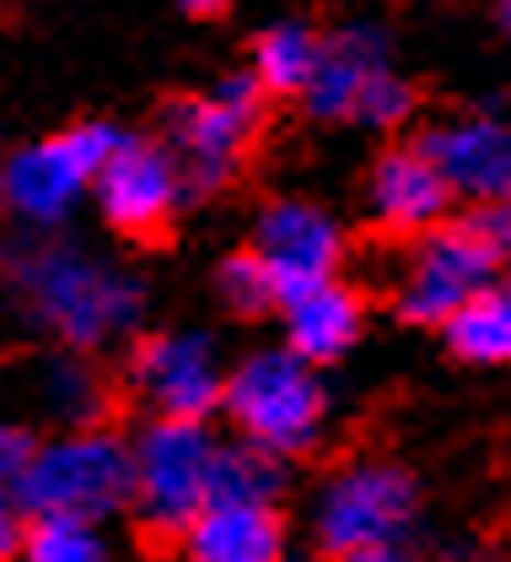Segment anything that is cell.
<instances>
[{
	"label": "cell",
	"instance_id": "obj_29",
	"mask_svg": "<svg viewBox=\"0 0 511 562\" xmlns=\"http://www.w3.org/2000/svg\"><path fill=\"white\" fill-rule=\"evenodd\" d=\"M496 11H501V26L511 32V0H496Z\"/></svg>",
	"mask_w": 511,
	"mask_h": 562
},
{
	"label": "cell",
	"instance_id": "obj_17",
	"mask_svg": "<svg viewBox=\"0 0 511 562\" xmlns=\"http://www.w3.org/2000/svg\"><path fill=\"white\" fill-rule=\"evenodd\" d=\"M449 344L475 364H511V281L480 286L449 323Z\"/></svg>",
	"mask_w": 511,
	"mask_h": 562
},
{
	"label": "cell",
	"instance_id": "obj_18",
	"mask_svg": "<svg viewBox=\"0 0 511 562\" xmlns=\"http://www.w3.org/2000/svg\"><path fill=\"white\" fill-rule=\"evenodd\" d=\"M319 63V32L303 21H277L256 37L251 53V79L271 89V94H303L308 74Z\"/></svg>",
	"mask_w": 511,
	"mask_h": 562
},
{
	"label": "cell",
	"instance_id": "obj_20",
	"mask_svg": "<svg viewBox=\"0 0 511 562\" xmlns=\"http://www.w3.org/2000/svg\"><path fill=\"white\" fill-rule=\"evenodd\" d=\"M37 402L47 417L68 427H95V417L104 412V385L84 360H47L37 370Z\"/></svg>",
	"mask_w": 511,
	"mask_h": 562
},
{
	"label": "cell",
	"instance_id": "obj_16",
	"mask_svg": "<svg viewBox=\"0 0 511 562\" xmlns=\"http://www.w3.org/2000/svg\"><path fill=\"white\" fill-rule=\"evenodd\" d=\"M282 313H287V349L303 355L308 364L340 360L349 344L360 339V297L345 292L340 281H324V286H308L298 297H287Z\"/></svg>",
	"mask_w": 511,
	"mask_h": 562
},
{
	"label": "cell",
	"instance_id": "obj_1",
	"mask_svg": "<svg viewBox=\"0 0 511 562\" xmlns=\"http://www.w3.org/2000/svg\"><path fill=\"white\" fill-rule=\"evenodd\" d=\"M5 277H11V292L26 307V318L58 334L68 349L115 344L142 323V281L121 266L95 261L79 245H16L5 256Z\"/></svg>",
	"mask_w": 511,
	"mask_h": 562
},
{
	"label": "cell",
	"instance_id": "obj_12",
	"mask_svg": "<svg viewBox=\"0 0 511 562\" xmlns=\"http://www.w3.org/2000/svg\"><path fill=\"white\" fill-rule=\"evenodd\" d=\"M429 161L454 199L491 203L511 199V125L496 115H459L429 131L423 140Z\"/></svg>",
	"mask_w": 511,
	"mask_h": 562
},
{
	"label": "cell",
	"instance_id": "obj_22",
	"mask_svg": "<svg viewBox=\"0 0 511 562\" xmlns=\"http://www.w3.org/2000/svg\"><path fill=\"white\" fill-rule=\"evenodd\" d=\"M220 292L235 313H266V307H277V286H271V271L256 261V250L246 256H230L220 266Z\"/></svg>",
	"mask_w": 511,
	"mask_h": 562
},
{
	"label": "cell",
	"instance_id": "obj_7",
	"mask_svg": "<svg viewBox=\"0 0 511 562\" xmlns=\"http://www.w3.org/2000/svg\"><path fill=\"white\" fill-rule=\"evenodd\" d=\"M262 115V83L251 74L220 79L199 100L173 104L167 115V151L178 161V172L193 193H209L235 172V161L246 151L251 131Z\"/></svg>",
	"mask_w": 511,
	"mask_h": 562
},
{
	"label": "cell",
	"instance_id": "obj_25",
	"mask_svg": "<svg viewBox=\"0 0 511 562\" xmlns=\"http://www.w3.org/2000/svg\"><path fill=\"white\" fill-rule=\"evenodd\" d=\"M26 453H32L26 432H16L11 422H0V484H16V474L26 469Z\"/></svg>",
	"mask_w": 511,
	"mask_h": 562
},
{
	"label": "cell",
	"instance_id": "obj_24",
	"mask_svg": "<svg viewBox=\"0 0 511 562\" xmlns=\"http://www.w3.org/2000/svg\"><path fill=\"white\" fill-rule=\"evenodd\" d=\"M465 224H470V235L491 250L496 261H511V199L475 203V214Z\"/></svg>",
	"mask_w": 511,
	"mask_h": 562
},
{
	"label": "cell",
	"instance_id": "obj_26",
	"mask_svg": "<svg viewBox=\"0 0 511 562\" xmlns=\"http://www.w3.org/2000/svg\"><path fill=\"white\" fill-rule=\"evenodd\" d=\"M21 547V505L5 495V484H0V562L11 558Z\"/></svg>",
	"mask_w": 511,
	"mask_h": 562
},
{
	"label": "cell",
	"instance_id": "obj_14",
	"mask_svg": "<svg viewBox=\"0 0 511 562\" xmlns=\"http://www.w3.org/2000/svg\"><path fill=\"white\" fill-rule=\"evenodd\" d=\"M449 199L454 193L444 188L423 146H397L370 167V214L397 235H423L433 224H444Z\"/></svg>",
	"mask_w": 511,
	"mask_h": 562
},
{
	"label": "cell",
	"instance_id": "obj_3",
	"mask_svg": "<svg viewBox=\"0 0 511 562\" xmlns=\"http://www.w3.org/2000/svg\"><path fill=\"white\" fill-rule=\"evenodd\" d=\"M225 412L235 417L246 442L277 453V459H292L319 442L329 396L303 355L262 349L235 370H225Z\"/></svg>",
	"mask_w": 511,
	"mask_h": 562
},
{
	"label": "cell",
	"instance_id": "obj_27",
	"mask_svg": "<svg viewBox=\"0 0 511 562\" xmlns=\"http://www.w3.org/2000/svg\"><path fill=\"white\" fill-rule=\"evenodd\" d=\"M340 562H412L402 547H366V552H349V558Z\"/></svg>",
	"mask_w": 511,
	"mask_h": 562
},
{
	"label": "cell",
	"instance_id": "obj_23",
	"mask_svg": "<svg viewBox=\"0 0 511 562\" xmlns=\"http://www.w3.org/2000/svg\"><path fill=\"white\" fill-rule=\"evenodd\" d=\"M408 115H412V83L397 79L391 68H381V74L360 89V100H355V115H349V121L370 125V131H391V125H402Z\"/></svg>",
	"mask_w": 511,
	"mask_h": 562
},
{
	"label": "cell",
	"instance_id": "obj_13",
	"mask_svg": "<svg viewBox=\"0 0 511 562\" xmlns=\"http://www.w3.org/2000/svg\"><path fill=\"white\" fill-rule=\"evenodd\" d=\"M381 68H391V63H387V37H381L376 26L349 21L340 32L319 37V63H313V74H308V83H303L308 115H319V121H349L360 89H366Z\"/></svg>",
	"mask_w": 511,
	"mask_h": 562
},
{
	"label": "cell",
	"instance_id": "obj_11",
	"mask_svg": "<svg viewBox=\"0 0 511 562\" xmlns=\"http://www.w3.org/2000/svg\"><path fill=\"white\" fill-rule=\"evenodd\" d=\"M184 172L167 146H152V140H125L110 151V161L95 178V199H100V214L125 235H152L157 224L178 209L184 199Z\"/></svg>",
	"mask_w": 511,
	"mask_h": 562
},
{
	"label": "cell",
	"instance_id": "obj_15",
	"mask_svg": "<svg viewBox=\"0 0 511 562\" xmlns=\"http://www.w3.org/2000/svg\"><path fill=\"white\" fill-rule=\"evenodd\" d=\"M282 516L256 501H209L184 531L188 562H282Z\"/></svg>",
	"mask_w": 511,
	"mask_h": 562
},
{
	"label": "cell",
	"instance_id": "obj_4",
	"mask_svg": "<svg viewBox=\"0 0 511 562\" xmlns=\"http://www.w3.org/2000/svg\"><path fill=\"white\" fill-rule=\"evenodd\" d=\"M214 459L220 442L209 438L204 422L157 417L131 442V505L146 531L184 537L214 495Z\"/></svg>",
	"mask_w": 511,
	"mask_h": 562
},
{
	"label": "cell",
	"instance_id": "obj_10",
	"mask_svg": "<svg viewBox=\"0 0 511 562\" xmlns=\"http://www.w3.org/2000/svg\"><path fill=\"white\" fill-rule=\"evenodd\" d=\"M251 250L271 271L277 302H287V297H298V292H308V286L334 281V266H340L345 240H340V224L329 220L319 203L282 199L262 214Z\"/></svg>",
	"mask_w": 511,
	"mask_h": 562
},
{
	"label": "cell",
	"instance_id": "obj_9",
	"mask_svg": "<svg viewBox=\"0 0 511 562\" xmlns=\"http://www.w3.org/2000/svg\"><path fill=\"white\" fill-rule=\"evenodd\" d=\"M131 391L152 417L204 422L225 402V364L204 334H152L131 360Z\"/></svg>",
	"mask_w": 511,
	"mask_h": 562
},
{
	"label": "cell",
	"instance_id": "obj_21",
	"mask_svg": "<svg viewBox=\"0 0 511 562\" xmlns=\"http://www.w3.org/2000/svg\"><path fill=\"white\" fill-rule=\"evenodd\" d=\"M21 547H26V562H110V547L95 531V521H74V516H37Z\"/></svg>",
	"mask_w": 511,
	"mask_h": 562
},
{
	"label": "cell",
	"instance_id": "obj_19",
	"mask_svg": "<svg viewBox=\"0 0 511 562\" xmlns=\"http://www.w3.org/2000/svg\"><path fill=\"white\" fill-rule=\"evenodd\" d=\"M287 490L282 459L266 453L256 442H235V448H220L214 459V495L209 501H256V505H277Z\"/></svg>",
	"mask_w": 511,
	"mask_h": 562
},
{
	"label": "cell",
	"instance_id": "obj_28",
	"mask_svg": "<svg viewBox=\"0 0 511 562\" xmlns=\"http://www.w3.org/2000/svg\"><path fill=\"white\" fill-rule=\"evenodd\" d=\"M178 5H184V11H193V16H214L225 0H178Z\"/></svg>",
	"mask_w": 511,
	"mask_h": 562
},
{
	"label": "cell",
	"instance_id": "obj_6",
	"mask_svg": "<svg viewBox=\"0 0 511 562\" xmlns=\"http://www.w3.org/2000/svg\"><path fill=\"white\" fill-rule=\"evenodd\" d=\"M412 510H418V490L402 469L349 463L313 501V537L334 558L366 552V547H397V537L412 526Z\"/></svg>",
	"mask_w": 511,
	"mask_h": 562
},
{
	"label": "cell",
	"instance_id": "obj_8",
	"mask_svg": "<svg viewBox=\"0 0 511 562\" xmlns=\"http://www.w3.org/2000/svg\"><path fill=\"white\" fill-rule=\"evenodd\" d=\"M496 256L470 235V224H433L397 266V307L412 323H449L465 302L491 286Z\"/></svg>",
	"mask_w": 511,
	"mask_h": 562
},
{
	"label": "cell",
	"instance_id": "obj_2",
	"mask_svg": "<svg viewBox=\"0 0 511 562\" xmlns=\"http://www.w3.org/2000/svg\"><path fill=\"white\" fill-rule=\"evenodd\" d=\"M16 505L32 516H74L100 521L131 505V442L104 427H68L63 438L26 453L16 474Z\"/></svg>",
	"mask_w": 511,
	"mask_h": 562
},
{
	"label": "cell",
	"instance_id": "obj_5",
	"mask_svg": "<svg viewBox=\"0 0 511 562\" xmlns=\"http://www.w3.org/2000/svg\"><path fill=\"white\" fill-rule=\"evenodd\" d=\"M121 146L115 125H74L63 136L32 140L0 161V203L16 214L26 229H58L79 199L95 188L100 167L110 161V151Z\"/></svg>",
	"mask_w": 511,
	"mask_h": 562
}]
</instances>
